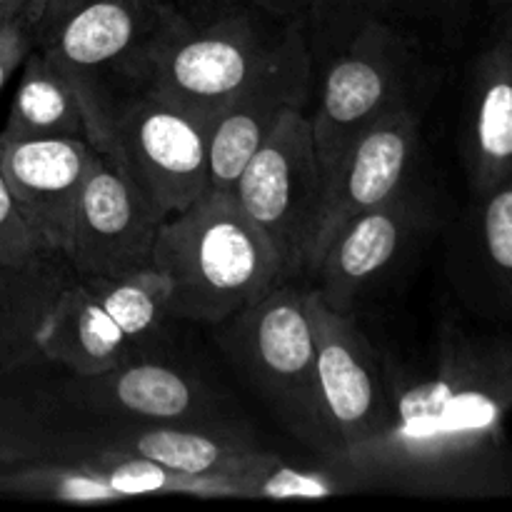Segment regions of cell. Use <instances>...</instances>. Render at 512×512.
Masks as SVG:
<instances>
[{"label":"cell","instance_id":"1","mask_svg":"<svg viewBox=\"0 0 512 512\" xmlns=\"http://www.w3.org/2000/svg\"><path fill=\"white\" fill-rule=\"evenodd\" d=\"M388 423L348 473L365 488L512 495V335L443 313L415 363L383 360Z\"/></svg>","mask_w":512,"mask_h":512},{"label":"cell","instance_id":"2","mask_svg":"<svg viewBox=\"0 0 512 512\" xmlns=\"http://www.w3.org/2000/svg\"><path fill=\"white\" fill-rule=\"evenodd\" d=\"M175 10L173 0H83L35 40L73 85L95 150L155 93Z\"/></svg>","mask_w":512,"mask_h":512},{"label":"cell","instance_id":"3","mask_svg":"<svg viewBox=\"0 0 512 512\" xmlns=\"http://www.w3.org/2000/svg\"><path fill=\"white\" fill-rule=\"evenodd\" d=\"M150 265L170 280V318L190 323H223L283 283L273 245L218 190L163 220Z\"/></svg>","mask_w":512,"mask_h":512},{"label":"cell","instance_id":"4","mask_svg":"<svg viewBox=\"0 0 512 512\" xmlns=\"http://www.w3.org/2000/svg\"><path fill=\"white\" fill-rule=\"evenodd\" d=\"M445 75V60L395 25L373 18L330 55L313 80L308 118L323 175L355 138L395 113H428Z\"/></svg>","mask_w":512,"mask_h":512},{"label":"cell","instance_id":"5","mask_svg":"<svg viewBox=\"0 0 512 512\" xmlns=\"http://www.w3.org/2000/svg\"><path fill=\"white\" fill-rule=\"evenodd\" d=\"M218 325V345L278 423L300 445L343 468V453L320 403L308 288L295 280L275 285Z\"/></svg>","mask_w":512,"mask_h":512},{"label":"cell","instance_id":"6","mask_svg":"<svg viewBox=\"0 0 512 512\" xmlns=\"http://www.w3.org/2000/svg\"><path fill=\"white\" fill-rule=\"evenodd\" d=\"M288 28L250 0L178 5L153 95L210 125L273 58Z\"/></svg>","mask_w":512,"mask_h":512},{"label":"cell","instance_id":"7","mask_svg":"<svg viewBox=\"0 0 512 512\" xmlns=\"http://www.w3.org/2000/svg\"><path fill=\"white\" fill-rule=\"evenodd\" d=\"M325 175L305 108L283 115L240 170L230 195L273 245L283 283L308 278Z\"/></svg>","mask_w":512,"mask_h":512},{"label":"cell","instance_id":"8","mask_svg":"<svg viewBox=\"0 0 512 512\" xmlns=\"http://www.w3.org/2000/svg\"><path fill=\"white\" fill-rule=\"evenodd\" d=\"M445 220L448 215L440 208L438 195L418 175L385 203L355 215L333 235L310 268V288L333 310L355 315L365 290L388 273L410 245L443 228Z\"/></svg>","mask_w":512,"mask_h":512},{"label":"cell","instance_id":"9","mask_svg":"<svg viewBox=\"0 0 512 512\" xmlns=\"http://www.w3.org/2000/svg\"><path fill=\"white\" fill-rule=\"evenodd\" d=\"M163 218L183 213L210 190L208 125L150 95L98 150Z\"/></svg>","mask_w":512,"mask_h":512},{"label":"cell","instance_id":"10","mask_svg":"<svg viewBox=\"0 0 512 512\" xmlns=\"http://www.w3.org/2000/svg\"><path fill=\"white\" fill-rule=\"evenodd\" d=\"M308 305L320 403L348 470L350 460L378 440L388 423L383 355L355 323V315L333 310L313 288H308Z\"/></svg>","mask_w":512,"mask_h":512},{"label":"cell","instance_id":"11","mask_svg":"<svg viewBox=\"0 0 512 512\" xmlns=\"http://www.w3.org/2000/svg\"><path fill=\"white\" fill-rule=\"evenodd\" d=\"M163 215L98 153L78 195L60 255L78 278H118L153 263Z\"/></svg>","mask_w":512,"mask_h":512},{"label":"cell","instance_id":"12","mask_svg":"<svg viewBox=\"0 0 512 512\" xmlns=\"http://www.w3.org/2000/svg\"><path fill=\"white\" fill-rule=\"evenodd\" d=\"M313 55L303 20L290 23L273 58L235 93L208 125L210 190L230 193L255 150L293 108H308L313 95Z\"/></svg>","mask_w":512,"mask_h":512},{"label":"cell","instance_id":"13","mask_svg":"<svg viewBox=\"0 0 512 512\" xmlns=\"http://www.w3.org/2000/svg\"><path fill=\"white\" fill-rule=\"evenodd\" d=\"M445 278L460 308L490 325L512 323V175L443 223Z\"/></svg>","mask_w":512,"mask_h":512},{"label":"cell","instance_id":"14","mask_svg":"<svg viewBox=\"0 0 512 512\" xmlns=\"http://www.w3.org/2000/svg\"><path fill=\"white\" fill-rule=\"evenodd\" d=\"M423 118L425 113L405 110L380 120L355 138L338 163L328 170L310 268L348 220L385 203L390 195L418 178Z\"/></svg>","mask_w":512,"mask_h":512},{"label":"cell","instance_id":"15","mask_svg":"<svg viewBox=\"0 0 512 512\" xmlns=\"http://www.w3.org/2000/svg\"><path fill=\"white\" fill-rule=\"evenodd\" d=\"M65 398L88 413L138 423L215 425L218 403L198 375L160 360L130 355L98 375H73Z\"/></svg>","mask_w":512,"mask_h":512},{"label":"cell","instance_id":"16","mask_svg":"<svg viewBox=\"0 0 512 512\" xmlns=\"http://www.w3.org/2000/svg\"><path fill=\"white\" fill-rule=\"evenodd\" d=\"M3 173L40 243L60 253L78 195L98 160L90 140L45 138L0 143Z\"/></svg>","mask_w":512,"mask_h":512},{"label":"cell","instance_id":"17","mask_svg":"<svg viewBox=\"0 0 512 512\" xmlns=\"http://www.w3.org/2000/svg\"><path fill=\"white\" fill-rule=\"evenodd\" d=\"M458 155L468 195L488 193L512 175V53L488 35L468 65Z\"/></svg>","mask_w":512,"mask_h":512},{"label":"cell","instance_id":"18","mask_svg":"<svg viewBox=\"0 0 512 512\" xmlns=\"http://www.w3.org/2000/svg\"><path fill=\"white\" fill-rule=\"evenodd\" d=\"M38 353L73 375H98L135 355V348L105 313L90 285L75 275L60 290L40 328Z\"/></svg>","mask_w":512,"mask_h":512},{"label":"cell","instance_id":"19","mask_svg":"<svg viewBox=\"0 0 512 512\" xmlns=\"http://www.w3.org/2000/svg\"><path fill=\"white\" fill-rule=\"evenodd\" d=\"M105 450L140 455L193 478H228L233 485L235 478L263 453L248 440L218 430L215 425L188 423H143L140 428L113 438Z\"/></svg>","mask_w":512,"mask_h":512},{"label":"cell","instance_id":"20","mask_svg":"<svg viewBox=\"0 0 512 512\" xmlns=\"http://www.w3.org/2000/svg\"><path fill=\"white\" fill-rule=\"evenodd\" d=\"M73 278V268L60 253L20 265L0 263V378L40 358V328Z\"/></svg>","mask_w":512,"mask_h":512},{"label":"cell","instance_id":"21","mask_svg":"<svg viewBox=\"0 0 512 512\" xmlns=\"http://www.w3.org/2000/svg\"><path fill=\"white\" fill-rule=\"evenodd\" d=\"M20 68L23 70L8 120L0 130V143L45 138L90 140L78 95L50 55L40 45H33Z\"/></svg>","mask_w":512,"mask_h":512},{"label":"cell","instance_id":"22","mask_svg":"<svg viewBox=\"0 0 512 512\" xmlns=\"http://www.w3.org/2000/svg\"><path fill=\"white\" fill-rule=\"evenodd\" d=\"M135 353L163 330L170 318V280L155 265L118 278H83Z\"/></svg>","mask_w":512,"mask_h":512},{"label":"cell","instance_id":"23","mask_svg":"<svg viewBox=\"0 0 512 512\" xmlns=\"http://www.w3.org/2000/svg\"><path fill=\"white\" fill-rule=\"evenodd\" d=\"M480 0H383L380 20L448 63L465 45Z\"/></svg>","mask_w":512,"mask_h":512},{"label":"cell","instance_id":"24","mask_svg":"<svg viewBox=\"0 0 512 512\" xmlns=\"http://www.w3.org/2000/svg\"><path fill=\"white\" fill-rule=\"evenodd\" d=\"M238 498H330L343 493L345 485L325 470H305L285 465L270 453H260L235 478Z\"/></svg>","mask_w":512,"mask_h":512},{"label":"cell","instance_id":"25","mask_svg":"<svg viewBox=\"0 0 512 512\" xmlns=\"http://www.w3.org/2000/svg\"><path fill=\"white\" fill-rule=\"evenodd\" d=\"M380 10L383 0H308L303 25L313 55V73L368 20L380 18Z\"/></svg>","mask_w":512,"mask_h":512},{"label":"cell","instance_id":"26","mask_svg":"<svg viewBox=\"0 0 512 512\" xmlns=\"http://www.w3.org/2000/svg\"><path fill=\"white\" fill-rule=\"evenodd\" d=\"M53 250L45 248L35 230L25 220L8 178L3 173V158H0V263L20 265L40 258Z\"/></svg>","mask_w":512,"mask_h":512},{"label":"cell","instance_id":"27","mask_svg":"<svg viewBox=\"0 0 512 512\" xmlns=\"http://www.w3.org/2000/svg\"><path fill=\"white\" fill-rule=\"evenodd\" d=\"M35 45L33 28L28 20L0 10V90L10 80V75L23 65L28 50Z\"/></svg>","mask_w":512,"mask_h":512},{"label":"cell","instance_id":"28","mask_svg":"<svg viewBox=\"0 0 512 512\" xmlns=\"http://www.w3.org/2000/svg\"><path fill=\"white\" fill-rule=\"evenodd\" d=\"M485 35L512 53V0H483Z\"/></svg>","mask_w":512,"mask_h":512},{"label":"cell","instance_id":"29","mask_svg":"<svg viewBox=\"0 0 512 512\" xmlns=\"http://www.w3.org/2000/svg\"><path fill=\"white\" fill-rule=\"evenodd\" d=\"M250 3L283 23H298L308 13V0H250Z\"/></svg>","mask_w":512,"mask_h":512},{"label":"cell","instance_id":"30","mask_svg":"<svg viewBox=\"0 0 512 512\" xmlns=\"http://www.w3.org/2000/svg\"><path fill=\"white\" fill-rule=\"evenodd\" d=\"M43 3L45 0H0V10L28 20L30 28H35V23L40 18V10H43Z\"/></svg>","mask_w":512,"mask_h":512},{"label":"cell","instance_id":"31","mask_svg":"<svg viewBox=\"0 0 512 512\" xmlns=\"http://www.w3.org/2000/svg\"><path fill=\"white\" fill-rule=\"evenodd\" d=\"M175 5H188V3H193V0H173Z\"/></svg>","mask_w":512,"mask_h":512}]
</instances>
